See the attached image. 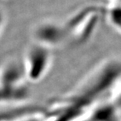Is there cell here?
<instances>
[{
  "instance_id": "1",
  "label": "cell",
  "mask_w": 121,
  "mask_h": 121,
  "mask_svg": "<svg viewBox=\"0 0 121 121\" xmlns=\"http://www.w3.org/2000/svg\"><path fill=\"white\" fill-rule=\"evenodd\" d=\"M104 17L102 6L87 5L78 9L63 21L68 44L79 46L92 37Z\"/></svg>"
},
{
  "instance_id": "6",
  "label": "cell",
  "mask_w": 121,
  "mask_h": 121,
  "mask_svg": "<svg viewBox=\"0 0 121 121\" xmlns=\"http://www.w3.org/2000/svg\"><path fill=\"white\" fill-rule=\"evenodd\" d=\"M105 2H112V3H117V4L121 5V0H105Z\"/></svg>"
},
{
  "instance_id": "3",
  "label": "cell",
  "mask_w": 121,
  "mask_h": 121,
  "mask_svg": "<svg viewBox=\"0 0 121 121\" xmlns=\"http://www.w3.org/2000/svg\"><path fill=\"white\" fill-rule=\"evenodd\" d=\"M34 42L52 50L68 44L67 35L63 22L53 20L40 21L32 32Z\"/></svg>"
},
{
  "instance_id": "2",
  "label": "cell",
  "mask_w": 121,
  "mask_h": 121,
  "mask_svg": "<svg viewBox=\"0 0 121 121\" xmlns=\"http://www.w3.org/2000/svg\"><path fill=\"white\" fill-rule=\"evenodd\" d=\"M22 63L28 83H39L51 69L52 50L34 42L28 47Z\"/></svg>"
},
{
  "instance_id": "5",
  "label": "cell",
  "mask_w": 121,
  "mask_h": 121,
  "mask_svg": "<svg viewBox=\"0 0 121 121\" xmlns=\"http://www.w3.org/2000/svg\"><path fill=\"white\" fill-rule=\"evenodd\" d=\"M6 15L2 9H0V35L3 31V28L6 25Z\"/></svg>"
},
{
  "instance_id": "4",
  "label": "cell",
  "mask_w": 121,
  "mask_h": 121,
  "mask_svg": "<svg viewBox=\"0 0 121 121\" xmlns=\"http://www.w3.org/2000/svg\"><path fill=\"white\" fill-rule=\"evenodd\" d=\"M102 8L104 17L108 23L121 34V5L105 2Z\"/></svg>"
}]
</instances>
